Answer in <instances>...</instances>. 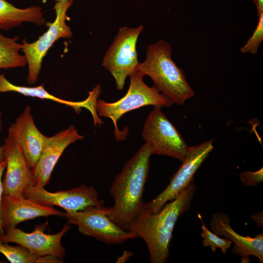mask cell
I'll return each mask as SVG.
<instances>
[{
  "instance_id": "obj_1",
  "label": "cell",
  "mask_w": 263,
  "mask_h": 263,
  "mask_svg": "<svg viewBox=\"0 0 263 263\" xmlns=\"http://www.w3.org/2000/svg\"><path fill=\"white\" fill-rule=\"evenodd\" d=\"M196 190L193 181L158 212L151 213L141 208L131 223L129 230L145 241L151 263L167 262L174 227L189 209Z\"/></svg>"
},
{
  "instance_id": "obj_2",
  "label": "cell",
  "mask_w": 263,
  "mask_h": 263,
  "mask_svg": "<svg viewBox=\"0 0 263 263\" xmlns=\"http://www.w3.org/2000/svg\"><path fill=\"white\" fill-rule=\"evenodd\" d=\"M151 155L149 146L145 143L125 163L115 176L110 189L113 205L102 208L108 217L123 229L129 230L131 223L142 207Z\"/></svg>"
},
{
  "instance_id": "obj_3",
  "label": "cell",
  "mask_w": 263,
  "mask_h": 263,
  "mask_svg": "<svg viewBox=\"0 0 263 263\" xmlns=\"http://www.w3.org/2000/svg\"><path fill=\"white\" fill-rule=\"evenodd\" d=\"M171 54L170 44L164 39L150 44L145 60L138 63L136 71L149 76L153 87L173 103L182 105L194 96V91L187 81L184 71L172 59Z\"/></svg>"
},
{
  "instance_id": "obj_4",
  "label": "cell",
  "mask_w": 263,
  "mask_h": 263,
  "mask_svg": "<svg viewBox=\"0 0 263 263\" xmlns=\"http://www.w3.org/2000/svg\"><path fill=\"white\" fill-rule=\"evenodd\" d=\"M144 76L135 72L130 76L129 89L126 94L114 102L97 100L96 110L98 116L110 118L115 127V134L120 135L117 128L118 120L126 113L143 106L170 107L173 102L168 97L160 93L154 87L148 86L144 81Z\"/></svg>"
},
{
  "instance_id": "obj_5",
  "label": "cell",
  "mask_w": 263,
  "mask_h": 263,
  "mask_svg": "<svg viewBox=\"0 0 263 263\" xmlns=\"http://www.w3.org/2000/svg\"><path fill=\"white\" fill-rule=\"evenodd\" d=\"M143 30L142 25L135 28L120 27L105 54L102 66L113 76L118 90L124 88L127 77L136 72L139 63L136 44Z\"/></svg>"
},
{
  "instance_id": "obj_6",
  "label": "cell",
  "mask_w": 263,
  "mask_h": 263,
  "mask_svg": "<svg viewBox=\"0 0 263 263\" xmlns=\"http://www.w3.org/2000/svg\"><path fill=\"white\" fill-rule=\"evenodd\" d=\"M73 2V0L56 2L54 7L56 19L53 22L49 23L47 31L33 42L29 43L26 39L22 40L21 51L28 64L27 81L29 84H34L38 81L43 58L54 43L59 38H70L73 37L71 28L66 24L69 19L66 13Z\"/></svg>"
},
{
  "instance_id": "obj_7",
  "label": "cell",
  "mask_w": 263,
  "mask_h": 263,
  "mask_svg": "<svg viewBox=\"0 0 263 263\" xmlns=\"http://www.w3.org/2000/svg\"><path fill=\"white\" fill-rule=\"evenodd\" d=\"M142 135L152 154L168 156L182 162L188 152L189 146L160 107H154L148 114Z\"/></svg>"
},
{
  "instance_id": "obj_8",
  "label": "cell",
  "mask_w": 263,
  "mask_h": 263,
  "mask_svg": "<svg viewBox=\"0 0 263 263\" xmlns=\"http://www.w3.org/2000/svg\"><path fill=\"white\" fill-rule=\"evenodd\" d=\"M213 140L200 145L189 147L188 152L182 164L170 179V183L159 194L148 203H144L142 208L155 213L168 202L175 199L193 181V177L203 162L213 150Z\"/></svg>"
},
{
  "instance_id": "obj_9",
  "label": "cell",
  "mask_w": 263,
  "mask_h": 263,
  "mask_svg": "<svg viewBox=\"0 0 263 263\" xmlns=\"http://www.w3.org/2000/svg\"><path fill=\"white\" fill-rule=\"evenodd\" d=\"M102 208L91 207L84 210L68 211L64 217L67 224L76 225L83 235L105 244H120L137 238L133 232L123 229L113 222Z\"/></svg>"
},
{
  "instance_id": "obj_10",
  "label": "cell",
  "mask_w": 263,
  "mask_h": 263,
  "mask_svg": "<svg viewBox=\"0 0 263 263\" xmlns=\"http://www.w3.org/2000/svg\"><path fill=\"white\" fill-rule=\"evenodd\" d=\"M22 195L44 205L59 207L66 212L84 210L91 207H104V202L99 199L96 189L93 187L84 185L56 192L48 191L44 188L34 185L28 186Z\"/></svg>"
},
{
  "instance_id": "obj_11",
  "label": "cell",
  "mask_w": 263,
  "mask_h": 263,
  "mask_svg": "<svg viewBox=\"0 0 263 263\" xmlns=\"http://www.w3.org/2000/svg\"><path fill=\"white\" fill-rule=\"evenodd\" d=\"M71 227L67 223L59 232L50 234L44 233L41 226H36L35 230L30 233L15 226L4 229L5 233L1 241L17 244L38 257L53 255L62 260L65 249L62 246L61 240Z\"/></svg>"
},
{
  "instance_id": "obj_12",
  "label": "cell",
  "mask_w": 263,
  "mask_h": 263,
  "mask_svg": "<svg viewBox=\"0 0 263 263\" xmlns=\"http://www.w3.org/2000/svg\"><path fill=\"white\" fill-rule=\"evenodd\" d=\"M4 160L6 163L3 183V195L23 197L28 186L34 185L32 169L29 166L19 146L7 137L2 146Z\"/></svg>"
},
{
  "instance_id": "obj_13",
  "label": "cell",
  "mask_w": 263,
  "mask_h": 263,
  "mask_svg": "<svg viewBox=\"0 0 263 263\" xmlns=\"http://www.w3.org/2000/svg\"><path fill=\"white\" fill-rule=\"evenodd\" d=\"M7 137L19 146L32 169L38 161L49 138L36 127L29 106L11 125Z\"/></svg>"
},
{
  "instance_id": "obj_14",
  "label": "cell",
  "mask_w": 263,
  "mask_h": 263,
  "mask_svg": "<svg viewBox=\"0 0 263 263\" xmlns=\"http://www.w3.org/2000/svg\"><path fill=\"white\" fill-rule=\"evenodd\" d=\"M83 138L73 125L49 137L38 161L32 169L34 186L44 188L47 185L56 164L66 148Z\"/></svg>"
},
{
  "instance_id": "obj_15",
  "label": "cell",
  "mask_w": 263,
  "mask_h": 263,
  "mask_svg": "<svg viewBox=\"0 0 263 263\" xmlns=\"http://www.w3.org/2000/svg\"><path fill=\"white\" fill-rule=\"evenodd\" d=\"M65 212L46 206L23 196L13 197L2 195L0 214L4 229L16 226L23 221L38 217L60 216L64 217Z\"/></svg>"
},
{
  "instance_id": "obj_16",
  "label": "cell",
  "mask_w": 263,
  "mask_h": 263,
  "mask_svg": "<svg viewBox=\"0 0 263 263\" xmlns=\"http://www.w3.org/2000/svg\"><path fill=\"white\" fill-rule=\"evenodd\" d=\"M230 219L225 213L213 214L210 219L211 231L218 236H223L234 243L232 252L241 256L242 260L249 259L252 255L257 258L260 263L263 261V234L261 233L251 237L243 236L237 233L230 225Z\"/></svg>"
},
{
  "instance_id": "obj_17",
  "label": "cell",
  "mask_w": 263,
  "mask_h": 263,
  "mask_svg": "<svg viewBox=\"0 0 263 263\" xmlns=\"http://www.w3.org/2000/svg\"><path fill=\"white\" fill-rule=\"evenodd\" d=\"M13 92L25 96L49 99L59 103L71 107L76 113L80 112L82 108L88 109L92 113L94 124L101 122L96 110V103L101 93V88L96 85L89 92L88 97L84 101L73 102L59 98L50 94L44 88L43 85L36 87H26L16 85L9 82L3 74H0V93Z\"/></svg>"
},
{
  "instance_id": "obj_18",
  "label": "cell",
  "mask_w": 263,
  "mask_h": 263,
  "mask_svg": "<svg viewBox=\"0 0 263 263\" xmlns=\"http://www.w3.org/2000/svg\"><path fill=\"white\" fill-rule=\"evenodd\" d=\"M31 22L41 26L46 19L39 6L25 9L15 7L6 0H0V30H9L23 22Z\"/></svg>"
},
{
  "instance_id": "obj_19",
  "label": "cell",
  "mask_w": 263,
  "mask_h": 263,
  "mask_svg": "<svg viewBox=\"0 0 263 263\" xmlns=\"http://www.w3.org/2000/svg\"><path fill=\"white\" fill-rule=\"evenodd\" d=\"M19 37L9 38L0 32V69L21 67L27 64L24 56L21 55Z\"/></svg>"
},
{
  "instance_id": "obj_20",
  "label": "cell",
  "mask_w": 263,
  "mask_h": 263,
  "mask_svg": "<svg viewBox=\"0 0 263 263\" xmlns=\"http://www.w3.org/2000/svg\"><path fill=\"white\" fill-rule=\"evenodd\" d=\"M0 253L11 263H35L38 256L30 252L25 247L19 245H10L0 240Z\"/></svg>"
},
{
  "instance_id": "obj_21",
  "label": "cell",
  "mask_w": 263,
  "mask_h": 263,
  "mask_svg": "<svg viewBox=\"0 0 263 263\" xmlns=\"http://www.w3.org/2000/svg\"><path fill=\"white\" fill-rule=\"evenodd\" d=\"M198 217L202 223L201 236L203 239V246L210 247L214 252L216 251L217 248H219L223 254H225L231 247L232 242L227 238L219 237V236L209 230L205 225L200 213H198Z\"/></svg>"
},
{
  "instance_id": "obj_22",
  "label": "cell",
  "mask_w": 263,
  "mask_h": 263,
  "mask_svg": "<svg viewBox=\"0 0 263 263\" xmlns=\"http://www.w3.org/2000/svg\"><path fill=\"white\" fill-rule=\"evenodd\" d=\"M257 26L246 42L240 48L243 53L255 55L258 53L259 48L263 40V13L258 16Z\"/></svg>"
},
{
  "instance_id": "obj_23",
  "label": "cell",
  "mask_w": 263,
  "mask_h": 263,
  "mask_svg": "<svg viewBox=\"0 0 263 263\" xmlns=\"http://www.w3.org/2000/svg\"><path fill=\"white\" fill-rule=\"evenodd\" d=\"M240 179L247 187H256L263 181V169L255 171L244 170L240 173Z\"/></svg>"
},
{
  "instance_id": "obj_24",
  "label": "cell",
  "mask_w": 263,
  "mask_h": 263,
  "mask_svg": "<svg viewBox=\"0 0 263 263\" xmlns=\"http://www.w3.org/2000/svg\"><path fill=\"white\" fill-rule=\"evenodd\" d=\"M6 163L5 161H3L0 164V205L2 196L3 195V183L2 182V175L3 174V171L6 168ZM5 233L4 229L3 227L2 222L0 218V240L1 241V238L3 237Z\"/></svg>"
},
{
  "instance_id": "obj_25",
  "label": "cell",
  "mask_w": 263,
  "mask_h": 263,
  "mask_svg": "<svg viewBox=\"0 0 263 263\" xmlns=\"http://www.w3.org/2000/svg\"><path fill=\"white\" fill-rule=\"evenodd\" d=\"M58 258L53 255H45L38 257L35 263H62L63 262Z\"/></svg>"
},
{
  "instance_id": "obj_26",
  "label": "cell",
  "mask_w": 263,
  "mask_h": 263,
  "mask_svg": "<svg viewBox=\"0 0 263 263\" xmlns=\"http://www.w3.org/2000/svg\"><path fill=\"white\" fill-rule=\"evenodd\" d=\"M252 219L254 220L256 225L260 227H263V212H256L252 214Z\"/></svg>"
},
{
  "instance_id": "obj_27",
  "label": "cell",
  "mask_w": 263,
  "mask_h": 263,
  "mask_svg": "<svg viewBox=\"0 0 263 263\" xmlns=\"http://www.w3.org/2000/svg\"><path fill=\"white\" fill-rule=\"evenodd\" d=\"M255 4L258 16L263 13V0H250Z\"/></svg>"
},
{
  "instance_id": "obj_28",
  "label": "cell",
  "mask_w": 263,
  "mask_h": 263,
  "mask_svg": "<svg viewBox=\"0 0 263 263\" xmlns=\"http://www.w3.org/2000/svg\"><path fill=\"white\" fill-rule=\"evenodd\" d=\"M2 113L0 111V132L2 130V121H1ZM4 161L3 154V150L2 147L0 146V164Z\"/></svg>"
},
{
  "instance_id": "obj_29",
  "label": "cell",
  "mask_w": 263,
  "mask_h": 263,
  "mask_svg": "<svg viewBox=\"0 0 263 263\" xmlns=\"http://www.w3.org/2000/svg\"><path fill=\"white\" fill-rule=\"evenodd\" d=\"M56 2H65V1H67L69 0H54Z\"/></svg>"
},
{
  "instance_id": "obj_30",
  "label": "cell",
  "mask_w": 263,
  "mask_h": 263,
  "mask_svg": "<svg viewBox=\"0 0 263 263\" xmlns=\"http://www.w3.org/2000/svg\"><path fill=\"white\" fill-rule=\"evenodd\" d=\"M3 263V262H2V261H0V263Z\"/></svg>"
}]
</instances>
